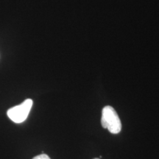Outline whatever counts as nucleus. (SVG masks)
<instances>
[{"label":"nucleus","instance_id":"nucleus-4","mask_svg":"<svg viewBox=\"0 0 159 159\" xmlns=\"http://www.w3.org/2000/svg\"><path fill=\"white\" fill-rule=\"evenodd\" d=\"M94 159H99V158H94Z\"/></svg>","mask_w":159,"mask_h":159},{"label":"nucleus","instance_id":"nucleus-2","mask_svg":"<svg viewBox=\"0 0 159 159\" xmlns=\"http://www.w3.org/2000/svg\"><path fill=\"white\" fill-rule=\"evenodd\" d=\"M32 106H33V100L31 99H27L26 100L19 105L10 108L7 111V116L13 122L21 123L27 119L30 114Z\"/></svg>","mask_w":159,"mask_h":159},{"label":"nucleus","instance_id":"nucleus-3","mask_svg":"<svg viewBox=\"0 0 159 159\" xmlns=\"http://www.w3.org/2000/svg\"><path fill=\"white\" fill-rule=\"evenodd\" d=\"M33 159H50V158H49V157L47 156V155L43 153V154L39 155V156H37L34 157V158H33Z\"/></svg>","mask_w":159,"mask_h":159},{"label":"nucleus","instance_id":"nucleus-1","mask_svg":"<svg viewBox=\"0 0 159 159\" xmlns=\"http://www.w3.org/2000/svg\"><path fill=\"white\" fill-rule=\"evenodd\" d=\"M101 124L105 129L113 134H117L122 130V123L117 114L116 111L113 107L107 105L102 111Z\"/></svg>","mask_w":159,"mask_h":159}]
</instances>
